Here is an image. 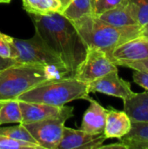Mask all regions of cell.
I'll return each instance as SVG.
<instances>
[{"instance_id": "cell-1", "label": "cell", "mask_w": 148, "mask_h": 149, "mask_svg": "<svg viewBox=\"0 0 148 149\" xmlns=\"http://www.w3.org/2000/svg\"><path fill=\"white\" fill-rule=\"evenodd\" d=\"M38 33L62 59L74 76L85 57L87 46L72 22L58 12L44 15L30 14Z\"/></svg>"}, {"instance_id": "cell-2", "label": "cell", "mask_w": 148, "mask_h": 149, "mask_svg": "<svg viewBox=\"0 0 148 149\" xmlns=\"http://www.w3.org/2000/svg\"><path fill=\"white\" fill-rule=\"evenodd\" d=\"M67 77L74 76L66 67L17 62L0 71V100H16L40 83Z\"/></svg>"}, {"instance_id": "cell-3", "label": "cell", "mask_w": 148, "mask_h": 149, "mask_svg": "<svg viewBox=\"0 0 148 149\" xmlns=\"http://www.w3.org/2000/svg\"><path fill=\"white\" fill-rule=\"evenodd\" d=\"M87 47H95L106 52L108 56L120 44L140 36L138 25L116 27L101 21L94 14L72 21Z\"/></svg>"}, {"instance_id": "cell-4", "label": "cell", "mask_w": 148, "mask_h": 149, "mask_svg": "<svg viewBox=\"0 0 148 149\" xmlns=\"http://www.w3.org/2000/svg\"><path fill=\"white\" fill-rule=\"evenodd\" d=\"M88 84L78 80L74 77L62 78L40 83L24 93L17 100L25 102L44 103L52 106H65L77 100H90Z\"/></svg>"}, {"instance_id": "cell-5", "label": "cell", "mask_w": 148, "mask_h": 149, "mask_svg": "<svg viewBox=\"0 0 148 149\" xmlns=\"http://www.w3.org/2000/svg\"><path fill=\"white\" fill-rule=\"evenodd\" d=\"M12 40L16 50L15 60L17 62L66 67L61 58L36 32L31 38H12Z\"/></svg>"}, {"instance_id": "cell-6", "label": "cell", "mask_w": 148, "mask_h": 149, "mask_svg": "<svg viewBox=\"0 0 148 149\" xmlns=\"http://www.w3.org/2000/svg\"><path fill=\"white\" fill-rule=\"evenodd\" d=\"M117 70V65L112 61L106 52L95 47H87L85 57L78 66L74 78L89 84Z\"/></svg>"}, {"instance_id": "cell-7", "label": "cell", "mask_w": 148, "mask_h": 149, "mask_svg": "<svg viewBox=\"0 0 148 149\" xmlns=\"http://www.w3.org/2000/svg\"><path fill=\"white\" fill-rule=\"evenodd\" d=\"M69 116H61L23 124L43 149H57Z\"/></svg>"}, {"instance_id": "cell-8", "label": "cell", "mask_w": 148, "mask_h": 149, "mask_svg": "<svg viewBox=\"0 0 148 149\" xmlns=\"http://www.w3.org/2000/svg\"><path fill=\"white\" fill-rule=\"evenodd\" d=\"M88 92L100 93L113 97L122 99L123 100L134 94L128 81L121 79L117 71H113L103 77L88 84Z\"/></svg>"}, {"instance_id": "cell-9", "label": "cell", "mask_w": 148, "mask_h": 149, "mask_svg": "<svg viewBox=\"0 0 148 149\" xmlns=\"http://www.w3.org/2000/svg\"><path fill=\"white\" fill-rule=\"evenodd\" d=\"M18 101L22 113V124L61 117L65 115L71 118L73 116L74 108L72 107H58L44 103H32L20 100Z\"/></svg>"}, {"instance_id": "cell-10", "label": "cell", "mask_w": 148, "mask_h": 149, "mask_svg": "<svg viewBox=\"0 0 148 149\" xmlns=\"http://www.w3.org/2000/svg\"><path fill=\"white\" fill-rule=\"evenodd\" d=\"M106 140L103 134H90L81 129L64 127L57 149H99Z\"/></svg>"}, {"instance_id": "cell-11", "label": "cell", "mask_w": 148, "mask_h": 149, "mask_svg": "<svg viewBox=\"0 0 148 149\" xmlns=\"http://www.w3.org/2000/svg\"><path fill=\"white\" fill-rule=\"evenodd\" d=\"M116 64L120 61H139L148 58V38L138 36L115 47L109 55Z\"/></svg>"}, {"instance_id": "cell-12", "label": "cell", "mask_w": 148, "mask_h": 149, "mask_svg": "<svg viewBox=\"0 0 148 149\" xmlns=\"http://www.w3.org/2000/svg\"><path fill=\"white\" fill-rule=\"evenodd\" d=\"M132 128V120L125 111L113 108L107 109V115L104 134L106 139H121L126 135Z\"/></svg>"}, {"instance_id": "cell-13", "label": "cell", "mask_w": 148, "mask_h": 149, "mask_svg": "<svg viewBox=\"0 0 148 149\" xmlns=\"http://www.w3.org/2000/svg\"><path fill=\"white\" fill-rule=\"evenodd\" d=\"M89 101L90 106L83 115L80 129L90 134H103L106 126L107 109L92 99Z\"/></svg>"}, {"instance_id": "cell-14", "label": "cell", "mask_w": 148, "mask_h": 149, "mask_svg": "<svg viewBox=\"0 0 148 149\" xmlns=\"http://www.w3.org/2000/svg\"><path fill=\"white\" fill-rule=\"evenodd\" d=\"M124 111L132 122H148V92L134 93L125 100Z\"/></svg>"}, {"instance_id": "cell-15", "label": "cell", "mask_w": 148, "mask_h": 149, "mask_svg": "<svg viewBox=\"0 0 148 149\" xmlns=\"http://www.w3.org/2000/svg\"><path fill=\"white\" fill-rule=\"evenodd\" d=\"M101 21L116 27H127L138 25L135 19L133 17L130 10H128L126 2L106 10L97 16ZM139 26V25H138Z\"/></svg>"}, {"instance_id": "cell-16", "label": "cell", "mask_w": 148, "mask_h": 149, "mask_svg": "<svg viewBox=\"0 0 148 149\" xmlns=\"http://www.w3.org/2000/svg\"><path fill=\"white\" fill-rule=\"evenodd\" d=\"M23 6L29 14L44 15L60 11V5L57 0H23Z\"/></svg>"}, {"instance_id": "cell-17", "label": "cell", "mask_w": 148, "mask_h": 149, "mask_svg": "<svg viewBox=\"0 0 148 149\" xmlns=\"http://www.w3.org/2000/svg\"><path fill=\"white\" fill-rule=\"evenodd\" d=\"M60 14L70 19L77 20L84 16L93 14L91 0H73Z\"/></svg>"}, {"instance_id": "cell-18", "label": "cell", "mask_w": 148, "mask_h": 149, "mask_svg": "<svg viewBox=\"0 0 148 149\" xmlns=\"http://www.w3.org/2000/svg\"><path fill=\"white\" fill-rule=\"evenodd\" d=\"M22 113L19 101L16 100H6L0 110V126L7 123H21Z\"/></svg>"}, {"instance_id": "cell-19", "label": "cell", "mask_w": 148, "mask_h": 149, "mask_svg": "<svg viewBox=\"0 0 148 149\" xmlns=\"http://www.w3.org/2000/svg\"><path fill=\"white\" fill-rule=\"evenodd\" d=\"M137 24L142 28L148 23V0H125Z\"/></svg>"}, {"instance_id": "cell-20", "label": "cell", "mask_w": 148, "mask_h": 149, "mask_svg": "<svg viewBox=\"0 0 148 149\" xmlns=\"http://www.w3.org/2000/svg\"><path fill=\"white\" fill-rule=\"evenodd\" d=\"M120 141L125 145L133 142H148V122H132L130 132Z\"/></svg>"}, {"instance_id": "cell-21", "label": "cell", "mask_w": 148, "mask_h": 149, "mask_svg": "<svg viewBox=\"0 0 148 149\" xmlns=\"http://www.w3.org/2000/svg\"><path fill=\"white\" fill-rule=\"evenodd\" d=\"M0 134L5 135L7 137L14 139V140L38 145L36 142V141L34 140V138L31 136L30 132L24 127V126L22 123H19V125L14 126V127H0Z\"/></svg>"}, {"instance_id": "cell-22", "label": "cell", "mask_w": 148, "mask_h": 149, "mask_svg": "<svg viewBox=\"0 0 148 149\" xmlns=\"http://www.w3.org/2000/svg\"><path fill=\"white\" fill-rule=\"evenodd\" d=\"M0 149H43L39 145L21 141L0 134Z\"/></svg>"}, {"instance_id": "cell-23", "label": "cell", "mask_w": 148, "mask_h": 149, "mask_svg": "<svg viewBox=\"0 0 148 149\" xmlns=\"http://www.w3.org/2000/svg\"><path fill=\"white\" fill-rule=\"evenodd\" d=\"M0 57L15 60L16 50L13 45L12 37L0 32ZM16 61V60H15Z\"/></svg>"}, {"instance_id": "cell-24", "label": "cell", "mask_w": 148, "mask_h": 149, "mask_svg": "<svg viewBox=\"0 0 148 149\" xmlns=\"http://www.w3.org/2000/svg\"><path fill=\"white\" fill-rule=\"evenodd\" d=\"M125 0H96L93 7V14L98 16L121 4Z\"/></svg>"}, {"instance_id": "cell-25", "label": "cell", "mask_w": 148, "mask_h": 149, "mask_svg": "<svg viewBox=\"0 0 148 149\" xmlns=\"http://www.w3.org/2000/svg\"><path fill=\"white\" fill-rule=\"evenodd\" d=\"M117 66L127 67L133 70L139 71H147L148 72V58L139 61H120L115 64Z\"/></svg>"}, {"instance_id": "cell-26", "label": "cell", "mask_w": 148, "mask_h": 149, "mask_svg": "<svg viewBox=\"0 0 148 149\" xmlns=\"http://www.w3.org/2000/svg\"><path fill=\"white\" fill-rule=\"evenodd\" d=\"M134 72L133 74V79L134 83L144 88L148 92V72L147 71H139L133 70Z\"/></svg>"}, {"instance_id": "cell-27", "label": "cell", "mask_w": 148, "mask_h": 149, "mask_svg": "<svg viewBox=\"0 0 148 149\" xmlns=\"http://www.w3.org/2000/svg\"><path fill=\"white\" fill-rule=\"evenodd\" d=\"M106 148H111V149H128L126 147V145H125L123 142L119 141L117 143H113V144H110V145H106V146H101L99 149H106Z\"/></svg>"}, {"instance_id": "cell-28", "label": "cell", "mask_w": 148, "mask_h": 149, "mask_svg": "<svg viewBox=\"0 0 148 149\" xmlns=\"http://www.w3.org/2000/svg\"><path fill=\"white\" fill-rule=\"evenodd\" d=\"M17 61H15L14 59H11V58H3L2 57H0V71L10 66V65H12L14 64H16Z\"/></svg>"}, {"instance_id": "cell-29", "label": "cell", "mask_w": 148, "mask_h": 149, "mask_svg": "<svg viewBox=\"0 0 148 149\" xmlns=\"http://www.w3.org/2000/svg\"><path fill=\"white\" fill-rule=\"evenodd\" d=\"M128 149H148V142H133L127 144Z\"/></svg>"}, {"instance_id": "cell-30", "label": "cell", "mask_w": 148, "mask_h": 149, "mask_svg": "<svg viewBox=\"0 0 148 149\" xmlns=\"http://www.w3.org/2000/svg\"><path fill=\"white\" fill-rule=\"evenodd\" d=\"M57 1H58V3L60 5V11L58 13H61L73 0H57Z\"/></svg>"}, {"instance_id": "cell-31", "label": "cell", "mask_w": 148, "mask_h": 149, "mask_svg": "<svg viewBox=\"0 0 148 149\" xmlns=\"http://www.w3.org/2000/svg\"><path fill=\"white\" fill-rule=\"evenodd\" d=\"M140 36H143V37L148 38V23L147 24H145V25L141 28Z\"/></svg>"}, {"instance_id": "cell-32", "label": "cell", "mask_w": 148, "mask_h": 149, "mask_svg": "<svg viewBox=\"0 0 148 149\" xmlns=\"http://www.w3.org/2000/svg\"><path fill=\"white\" fill-rule=\"evenodd\" d=\"M5 101H6V100H0V110H1V108H2V107L3 106V104L5 103Z\"/></svg>"}, {"instance_id": "cell-33", "label": "cell", "mask_w": 148, "mask_h": 149, "mask_svg": "<svg viewBox=\"0 0 148 149\" xmlns=\"http://www.w3.org/2000/svg\"><path fill=\"white\" fill-rule=\"evenodd\" d=\"M10 2V0H0V3H9Z\"/></svg>"}, {"instance_id": "cell-34", "label": "cell", "mask_w": 148, "mask_h": 149, "mask_svg": "<svg viewBox=\"0 0 148 149\" xmlns=\"http://www.w3.org/2000/svg\"><path fill=\"white\" fill-rule=\"evenodd\" d=\"M92 1V9L94 7V3H95V0H91Z\"/></svg>"}, {"instance_id": "cell-35", "label": "cell", "mask_w": 148, "mask_h": 149, "mask_svg": "<svg viewBox=\"0 0 148 149\" xmlns=\"http://www.w3.org/2000/svg\"><path fill=\"white\" fill-rule=\"evenodd\" d=\"M95 1H96V0H95Z\"/></svg>"}]
</instances>
